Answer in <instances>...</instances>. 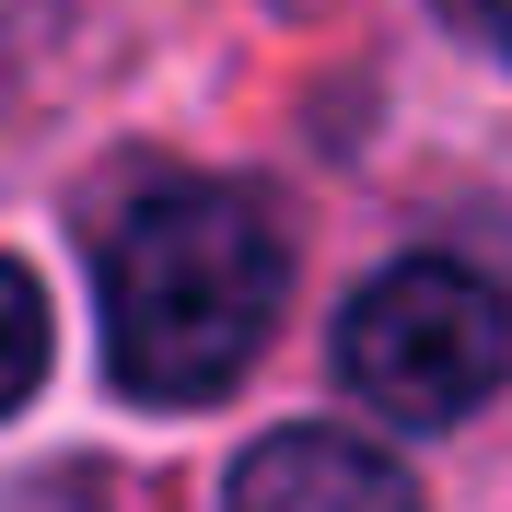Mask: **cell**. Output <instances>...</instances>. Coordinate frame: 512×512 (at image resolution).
Masks as SVG:
<instances>
[{
  "mask_svg": "<svg viewBox=\"0 0 512 512\" xmlns=\"http://www.w3.org/2000/svg\"><path fill=\"white\" fill-rule=\"evenodd\" d=\"M291 291V245L245 187L175 175V187L128 198L105 233L94 303H105V373L140 408H210L256 373L268 326Z\"/></svg>",
  "mask_w": 512,
  "mask_h": 512,
  "instance_id": "1",
  "label": "cell"
},
{
  "mask_svg": "<svg viewBox=\"0 0 512 512\" xmlns=\"http://www.w3.org/2000/svg\"><path fill=\"white\" fill-rule=\"evenodd\" d=\"M338 373L396 431H454L512 373V303L478 268H454V256H396L338 315Z\"/></svg>",
  "mask_w": 512,
  "mask_h": 512,
  "instance_id": "2",
  "label": "cell"
},
{
  "mask_svg": "<svg viewBox=\"0 0 512 512\" xmlns=\"http://www.w3.org/2000/svg\"><path fill=\"white\" fill-rule=\"evenodd\" d=\"M233 512H419L408 466L361 431H326V419H291L233 466Z\"/></svg>",
  "mask_w": 512,
  "mask_h": 512,
  "instance_id": "3",
  "label": "cell"
},
{
  "mask_svg": "<svg viewBox=\"0 0 512 512\" xmlns=\"http://www.w3.org/2000/svg\"><path fill=\"white\" fill-rule=\"evenodd\" d=\"M47 350H59V326H47V291H35L24 256H0V419L24 408L35 384H47Z\"/></svg>",
  "mask_w": 512,
  "mask_h": 512,
  "instance_id": "4",
  "label": "cell"
},
{
  "mask_svg": "<svg viewBox=\"0 0 512 512\" xmlns=\"http://www.w3.org/2000/svg\"><path fill=\"white\" fill-rule=\"evenodd\" d=\"M466 12H478V24L501 35V59H512V0H466Z\"/></svg>",
  "mask_w": 512,
  "mask_h": 512,
  "instance_id": "5",
  "label": "cell"
}]
</instances>
